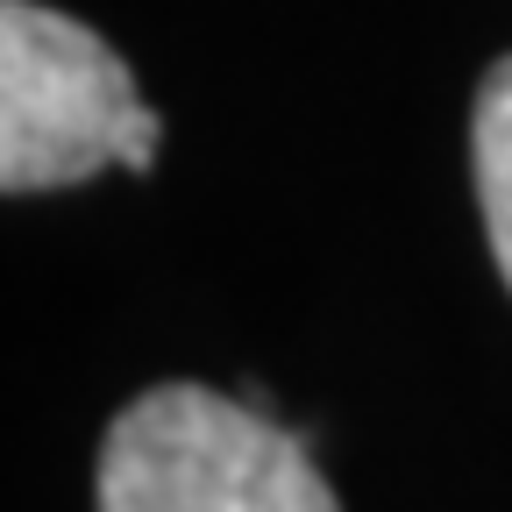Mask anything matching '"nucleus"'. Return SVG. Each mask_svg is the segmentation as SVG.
I'll return each mask as SVG.
<instances>
[{
  "mask_svg": "<svg viewBox=\"0 0 512 512\" xmlns=\"http://www.w3.org/2000/svg\"><path fill=\"white\" fill-rule=\"evenodd\" d=\"M157 128L164 121L143 107L107 36L43 0L0 8V185L8 192L150 171Z\"/></svg>",
  "mask_w": 512,
  "mask_h": 512,
  "instance_id": "2",
  "label": "nucleus"
},
{
  "mask_svg": "<svg viewBox=\"0 0 512 512\" xmlns=\"http://www.w3.org/2000/svg\"><path fill=\"white\" fill-rule=\"evenodd\" d=\"M100 512H342L313 448L242 392L157 384L100 441Z\"/></svg>",
  "mask_w": 512,
  "mask_h": 512,
  "instance_id": "1",
  "label": "nucleus"
},
{
  "mask_svg": "<svg viewBox=\"0 0 512 512\" xmlns=\"http://www.w3.org/2000/svg\"><path fill=\"white\" fill-rule=\"evenodd\" d=\"M470 157H477V207H484V235L498 256V278L512 292V57H498L484 86H477V114H470Z\"/></svg>",
  "mask_w": 512,
  "mask_h": 512,
  "instance_id": "3",
  "label": "nucleus"
}]
</instances>
